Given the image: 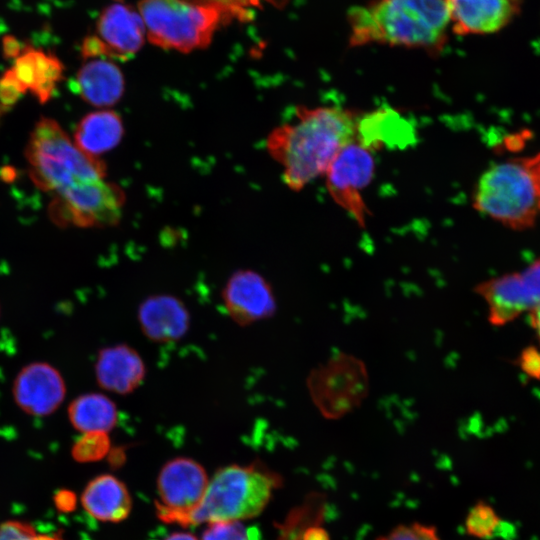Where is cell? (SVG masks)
Masks as SVG:
<instances>
[{"mask_svg": "<svg viewBox=\"0 0 540 540\" xmlns=\"http://www.w3.org/2000/svg\"><path fill=\"white\" fill-rule=\"evenodd\" d=\"M362 115L337 106H299L292 122L274 128L266 149L281 165L287 187L300 191L324 175L345 146L359 141Z\"/></svg>", "mask_w": 540, "mask_h": 540, "instance_id": "cell-1", "label": "cell"}, {"mask_svg": "<svg viewBox=\"0 0 540 540\" xmlns=\"http://www.w3.org/2000/svg\"><path fill=\"white\" fill-rule=\"evenodd\" d=\"M350 44H389L439 53L447 41L449 0H372L349 12Z\"/></svg>", "mask_w": 540, "mask_h": 540, "instance_id": "cell-2", "label": "cell"}, {"mask_svg": "<svg viewBox=\"0 0 540 540\" xmlns=\"http://www.w3.org/2000/svg\"><path fill=\"white\" fill-rule=\"evenodd\" d=\"M473 206L513 230H525L540 217V153L499 162L479 178Z\"/></svg>", "mask_w": 540, "mask_h": 540, "instance_id": "cell-3", "label": "cell"}, {"mask_svg": "<svg viewBox=\"0 0 540 540\" xmlns=\"http://www.w3.org/2000/svg\"><path fill=\"white\" fill-rule=\"evenodd\" d=\"M279 484L278 475L257 464L223 467L208 482L199 505L180 525L252 518L263 511Z\"/></svg>", "mask_w": 540, "mask_h": 540, "instance_id": "cell-4", "label": "cell"}, {"mask_svg": "<svg viewBox=\"0 0 540 540\" xmlns=\"http://www.w3.org/2000/svg\"><path fill=\"white\" fill-rule=\"evenodd\" d=\"M25 157L31 180L44 191L56 193L77 182L106 177L104 161L84 153L50 118L43 117L35 125Z\"/></svg>", "mask_w": 540, "mask_h": 540, "instance_id": "cell-5", "label": "cell"}, {"mask_svg": "<svg viewBox=\"0 0 540 540\" xmlns=\"http://www.w3.org/2000/svg\"><path fill=\"white\" fill-rule=\"evenodd\" d=\"M137 6L148 40L182 53L206 48L226 22L219 10L189 0H140Z\"/></svg>", "mask_w": 540, "mask_h": 540, "instance_id": "cell-6", "label": "cell"}, {"mask_svg": "<svg viewBox=\"0 0 540 540\" xmlns=\"http://www.w3.org/2000/svg\"><path fill=\"white\" fill-rule=\"evenodd\" d=\"M307 388L313 404L325 418L339 419L367 397L368 372L359 358L337 353L310 372Z\"/></svg>", "mask_w": 540, "mask_h": 540, "instance_id": "cell-7", "label": "cell"}, {"mask_svg": "<svg viewBox=\"0 0 540 540\" xmlns=\"http://www.w3.org/2000/svg\"><path fill=\"white\" fill-rule=\"evenodd\" d=\"M125 201L126 195L117 184L105 178L87 180L56 192L48 211L60 227L102 228L120 221Z\"/></svg>", "mask_w": 540, "mask_h": 540, "instance_id": "cell-8", "label": "cell"}, {"mask_svg": "<svg viewBox=\"0 0 540 540\" xmlns=\"http://www.w3.org/2000/svg\"><path fill=\"white\" fill-rule=\"evenodd\" d=\"M371 151L358 142L348 144L337 154L324 174L331 198L361 227H365L369 214L363 193L375 169Z\"/></svg>", "mask_w": 540, "mask_h": 540, "instance_id": "cell-9", "label": "cell"}, {"mask_svg": "<svg viewBox=\"0 0 540 540\" xmlns=\"http://www.w3.org/2000/svg\"><path fill=\"white\" fill-rule=\"evenodd\" d=\"M488 307V320L502 326L540 307V259L520 272L479 283L474 288Z\"/></svg>", "mask_w": 540, "mask_h": 540, "instance_id": "cell-10", "label": "cell"}, {"mask_svg": "<svg viewBox=\"0 0 540 540\" xmlns=\"http://www.w3.org/2000/svg\"><path fill=\"white\" fill-rule=\"evenodd\" d=\"M207 485V474L195 460L178 457L168 461L162 467L157 480V516L163 522L180 525L199 505Z\"/></svg>", "mask_w": 540, "mask_h": 540, "instance_id": "cell-11", "label": "cell"}, {"mask_svg": "<svg viewBox=\"0 0 540 540\" xmlns=\"http://www.w3.org/2000/svg\"><path fill=\"white\" fill-rule=\"evenodd\" d=\"M221 298L230 318L240 326L271 318L277 301L270 282L252 269H239L226 281Z\"/></svg>", "mask_w": 540, "mask_h": 540, "instance_id": "cell-12", "label": "cell"}, {"mask_svg": "<svg viewBox=\"0 0 540 540\" xmlns=\"http://www.w3.org/2000/svg\"><path fill=\"white\" fill-rule=\"evenodd\" d=\"M92 35L102 58L128 60L143 46L146 31L139 11L119 0L103 8Z\"/></svg>", "mask_w": 540, "mask_h": 540, "instance_id": "cell-13", "label": "cell"}, {"mask_svg": "<svg viewBox=\"0 0 540 540\" xmlns=\"http://www.w3.org/2000/svg\"><path fill=\"white\" fill-rule=\"evenodd\" d=\"M12 395L17 406L32 416H47L56 411L66 395L61 373L51 364L33 362L17 374Z\"/></svg>", "mask_w": 540, "mask_h": 540, "instance_id": "cell-14", "label": "cell"}, {"mask_svg": "<svg viewBox=\"0 0 540 540\" xmlns=\"http://www.w3.org/2000/svg\"><path fill=\"white\" fill-rule=\"evenodd\" d=\"M137 321L147 339L155 343H170L186 335L191 317L180 298L160 293L146 297L139 304Z\"/></svg>", "mask_w": 540, "mask_h": 540, "instance_id": "cell-15", "label": "cell"}, {"mask_svg": "<svg viewBox=\"0 0 540 540\" xmlns=\"http://www.w3.org/2000/svg\"><path fill=\"white\" fill-rule=\"evenodd\" d=\"M97 384L104 390L127 395L144 381L146 365L132 346L119 343L102 348L95 361Z\"/></svg>", "mask_w": 540, "mask_h": 540, "instance_id": "cell-16", "label": "cell"}, {"mask_svg": "<svg viewBox=\"0 0 540 540\" xmlns=\"http://www.w3.org/2000/svg\"><path fill=\"white\" fill-rule=\"evenodd\" d=\"M521 0H449L450 24L458 35L487 34L506 26Z\"/></svg>", "mask_w": 540, "mask_h": 540, "instance_id": "cell-17", "label": "cell"}, {"mask_svg": "<svg viewBox=\"0 0 540 540\" xmlns=\"http://www.w3.org/2000/svg\"><path fill=\"white\" fill-rule=\"evenodd\" d=\"M76 84L81 98L99 108L115 105L125 91L122 71L107 58L86 61L76 75Z\"/></svg>", "mask_w": 540, "mask_h": 540, "instance_id": "cell-18", "label": "cell"}, {"mask_svg": "<svg viewBox=\"0 0 540 540\" xmlns=\"http://www.w3.org/2000/svg\"><path fill=\"white\" fill-rule=\"evenodd\" d=\"M81 502L88 514L101 521L120 522L131 510V498L126 486L108 474L88 483Z\"/></svg>", "mask_w": 540, "mask_h": 540, "instance_id": "cell-19", "label": "cell"}, {"mask_svg": "<svg viewBox=\"0 0 540 540\" xmlns=\"http://www.w3.org/2000/svg\"><path fill=\"white\" fill-rule=\"evenodd\" d=\"M124 135L121 116L110 109L93 111L84 116L74 133V143L84 153L99 158L115 148Z\"/></svg>", "mask_w": 540, "mask_h": 540, "instance_id": "cell-20", "label": "cell"}, {"mask_svg": "<svg viewBox=\"0 0 540 540\" xmlns=\"http://www.w3.org/2000/svg\"><path fill=\"white\" fill-rule=\"evenodd\" d=\"M67 411L72 426L83 433H108L119 419L115 402L96 392L79 395L69 404Z\"/></svg>", "mask_w": 540, "mask_h": 540, "instance_id": "cell-21", "label": "cell"}, {"mask_svg": "<svg viewBox=\"0 0 540 540\" xmlns=\"http://www.w3.org/2000/svg\"><path fill=\"white\" fill-rule=\"evenodd\" d=\"M64 65L51 52L35 48V83L31 92L40 103L47 102L53 95L57 84L62 80Z\"/></svg>", "mask_w": 540, "mask_h": 540, "instance_id": "cell-22", "label": "cell"}, {"mask_svg": "<svg viewBox=\"0 0 540 540\" xmlns=\"http://www.w3.org/2000/svg\"><path fill=\"white\" fill-rule=\"evenodd\" d=\"M496 511L485 502L479 501L469 511L465 520L467 534L480 539L494 537L501 526Z\"/></svg>", "mask_w": 540, "mask_h": 540, "instance_id": "cell-23", "label": "cell"}, {"mask_svg": "<svg viewBox=\"0 0 540 540\" xmlns=\"http://www.w3.org/2000/svg\"><path fill=\"white\" fill-rule=\"evenodd\" d=\"M110 438L106 432L84 433L72 448V457L78 462H94L110 452Z\"/></svg>", "mask_w": 540, "mask_h": 540, "instance_id": "cell-24", "label": "cell"}, {"mask_svg": "<svg viewBox=\"0 0 540 540\" xmlns=\"http://www.w3.org/2000/svg\"><path fill=\"white\" fill-rule=\"evenodd\" d=\"M219 10L225 20H248L252 8L260 7L263 2L281 6L287 0H189Z\"/></svg>", "mask_w": 540, "mask_h": 540, "instance_id": "cell-25", "label": "cell"}, {"mask_svg": "<svg viewBox=\"0 0 540 540\" xmlns=\"http://www.w3.org/2000/svg\"><path fill=\"white\" fill-rule=\"evenodd\" d=\"M322 513V501L320 498L314 499L312 506L295 510L286 522L281 540H301L304 531L310 527L307 523L318 524L322 518Z\"/></svg>", "mask_w": 540, "mask_h": 540, "instance_id": "cell-26", "label": "cell"}, {"mask_svg": "<svg viewBox=\"0 0 540 540\" xmlns=\"http://www.w3.org/2000/svg\"><path fill=\"white\" fill-rule=\"evenodd\" d=\"M256 527L247 528L239 521L213 522L206 528L202 540H260Z\"/></svg>", "mask_w": 540, "mask_h": 540, "instance_id": "cell-27", "label": "cell"}, {"mask_svg": "<svg viewBox=\"0 0 540 540\" xmlns=\"http://www.w3.org/2000/svg\"><path fill=\"white\" fill-rule=\"evenodd\" d=\"M27 91L15 76L12 68L0 76V106L3 110L12 108Z\"/></svg>", "mask_w": 540, "mask_h": 540, "instance_id": "cell-28", "label": "cell"}, {"mask_svg": "<svg viewBox=\"0 0 540 540\" xmlns=\"http://www.w3.org/2000/svg\"><path fill=\"white\" fill-rule=\"evenodd\" d=\"M377 540H440L433 526L422 524L400 525Z\"/></svg>", "mask_w": 540, "mask_h": 540, "instance_id": "cell-29", "label": "cell"}, {"mask_svg": "<svg viewBox=\"0 0 540 540\" xmlns=\"http://www.w3.org/2000/svg\"><path fill=\"white\" fill-rule=\"evenodd\" d=\"M0 540H61L48 535H37L27 523L8 521L0 525Z\"/></svg>", "mask_w": 540, "mask_h": 540, "instance_id": "cell-30", "label": "cell"}, {"mask_svg": "<svg viewBox=\"0 0 540 540\" xmlns=\"http://www.w3.org/2000/svg\"><path fill=\"white\" fill-rule=\"evenodd\" d=\"M521 366L525 372L534 377L540 376V354L533 350H526L521 356Z\"/></svg>", "mask_w": 540, "mask_h": 540, "instance_id": "cell-31", "label": "cell"}, {"mask_svg": "<svg viewBox=\"0 0 540 540\" xmlns=\"http://www.w3.org/2000/svg\"><path fill=\"white\" fill-rule=\"evenodd\" d=\"M23 47L13 35H6L2 39V53L5 59L15 60L21 54Z\"/></svg>", "mask_w": 540, "mask_h": 540, "instance_id": "cell-32", "label": "cell"}, {"mask_svg": "<svg viewBox=\"0 0 540 540\" xmlns=\"http://www.w3.org/2000/svg\"><path fill=\"white\" fill-rule=\"evenodd\" d=\"M76 495L69 490H60L54 496L56 508L62 512H70L76 507Z\"/></svg>", "mask_w": 540, "mask_h": 540, "instance_id": "cell-33", "label": "cell"}, {"mask_svg": "<svg viewBox=\"0 0 540 540\" xmlns=\"http://www.w3.org/2000/svg\"><path fill=\"white\" fill-rule=\"evenodd\" d=\"M301 540H330L329 535L325 529L318 525H312L308 527L302 537Z\"/></svg>", "mask_w": 540, "mask_h": 540, "instance_id": "cell-34", "label": "cell"}, {"mask_svg": "<svg viewBox=\"0 0 540 540\" xmlns=\"http://www.w3.org/2000/svg\"><path fill=\"white\" fill-rule=\"evenodd\" d=\"M530 320L540 343V307L530 312Z\"/></svg>", "mask_w": 540, "mask_h": 540, "instance_id": "cell-35", "label": "cell"}, {"mask_svg": "<svg viewBox=\"0 0 540 540\" xmlns=\"http://www.w3.org/2000/svg\"><path fill=\"white\" fill-rule=\"evenodd\" d=\"M162 540H198L194 535L185 532H174Z\"/></svg>", "mask_w": 540, "mask_h": 540, "instance_id": "cell-36", "label": "cell"}, {"mask_svg": "<svg viewBox=\"0 0 540 540\" xmlns=\"http://www.w3.org/2000/svg\"><path fill=\"white\" fill-rule=\"evenodd\" d=\"M2 175L4 177V180H11L15 176L14 170L10 171V167H6L5 170L2 171Z\"/></svg>", "mask_w": 540, "mask_h": 540, "instance_id": "cell-37", "label": "cell"}, {"mask_svg": "<svg viewBox=\"0 0 540 540\" xmlns=\"http://www.w3.org/2000/svg\"><path fill=\"white\" fill-rule=\"evenodd\" d=\"M2 111H3V109H2V108H1V106H0V117H1V113H2Z\"/></svg>", "mask_w": 540, "mask_h": 540, "instance_id": "cell-38", "label": "cell"}, {"mask_svg": "<svg viewBox=\"0 0 540 540\" xmlns=\"http://www.w3.org/2000/svg\"><path fill=\"white\" fill-rule=\"evenodd\" d=\"M0 312H1V308H0Z\"/></svg>", "mask_w": 540, "mask_h": 540, "instance_id": "cell-39", "label": "cell"}]
</instances>
